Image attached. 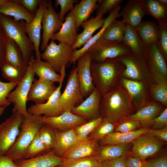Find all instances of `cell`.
I'll return each instance as SVG.
<instances>
[{"mask_svg": "<svg viewBox=\"0 0 167 167\" xmlns=\"http://www.w3.org/2000/svg\"><path fill=\"white\" fill-rule=\"evenodd\" d=\"M132 108L128 94L122 89L115 86L102 96L101 117L115 125L129 116Z\"/></svg>", "mask_w": 167, "mask_h": 167, "instance_id": "1", "label": "cell"}, {"mask_svg": "<svg viewBox=\"0 0 167 167\" xmlns=\"http://www.w3.org/2000/svg\"><path fill=\"white\" fill-rule=\"evenodd\" d=\"M43 116L28 113L20 126V131L15 141L5 156L13 161L24 159L26 150L40 129L45 124Z\"/></svg>", "mask_w": 167, "mask_h": 167, "instance_id": "2", "label": "cell"}, {"mask_svg": "<svg viewBox=\"0 0 167 167\" xmlns=\"http://www.w3.org/2000/svg\"><path fill=\"white\" fill-rule=\"evenodd\" d=\"M125 67L119 58L100 62L91 61L90 71L92 81L102 96L107 93L115 86L118 75Z\"/></svg>", "mask_w": 167, "mask_h": 167, "instance_id": "3", "label": "cell"}, {"mask_svg": "<svg viewBox=\"0 0 167 167\" xmlns=\"http://www.w3.org/2000/svg\"><path fill=\"white\" fill-rule=\"evenodd\" d=\"M0 26L5 35L14 41L19 47L23 59L27 65L35 51L34 44L27 35L20 21L15 22L10 16L0 13Z\"/></svg>", "mask_w": 167, "mask_h": 167, "instance_id": "4", "label": "cell"}, {"mask_svg": "<svg viewBox=\"0 0 167 167\" xmlns=\"http://www.w3.org/2000/svg\"><path fill=\"white\" fill-rule=\"evenodd\" d=\"M131 52L123 42L109 41L101 38L86 53L89 54L92 62H100L119 58Z\"/></svg>", "mask_w": 167, "mask_h": 167, "instance_id": "5", "label": "cell"}, {"mask_svg": "<svg viewBox=\"0 0 167 167\" xmlns=\"http://www.w3.org/2000/svg\"><path fill=\"white\" fill-rule=\"evenodd\" d=\"M35 74L31 59L24 76L15 88L10 92L7 96L8 100L13 104V113H19L24 117L28 116V113L26 108V103L31 85L35 79Z\"/></svg>", "mask_w": 167, "mask_h": 167, "instance_id": "6", "label": "cell"}, {"mask_svg": "<svg viewBox=\"0 0 167 167\" xmlns=\"http://www.w3.org/2000/svg\"><path fill=\"white\" fill-rule=\"evenodd\" d=\"M73 50L72 46L59 43L57 44L51 41L44 52L41 54V58L46 61L57 73H60L62 67L68 66L72 58Z\"/></svg>", "mask_w": 167, "mask_h": 167, "instance_id": "7", "label": "cell"}, {"mask_svg": "<svg viewBox=\"0 0 167 167\" xmlns=\"http://www.w3.org/2000/svg\"><path fill=\"white\" fill-rule=\"evenodd\" d=\"M77 71L76 67L71 71L65 90L59 98V105L63 112L71 111L84 100L77 80Z\"/></svg>", "mask_w": 167, "mask_h": 167, "instance_id": "8", "label": "cell"}, {"mask_svg": "<svg viewBox=\"0 0 167 167\" xmlns=\"http://www.w3.org/2000/svg\"><path fill=\"white\" fill-rule=\"evenodd\" d=\"M24 117L13 113L0 125V155H5L15 143Z\"/></svg>", "mask_w": 167, "mask_h": 167, "instance_id": "9", "label": "cell"}, {"mask_svg": "<svg viewBox=\"0 0 167 167\" xmlns=\"http://www.w3.org/2000/svg\"><path fill=\"white\" fill-rule=\"evenodd\" d=\"M66 67L63 66L60 74L61 75V80L59 85L49 97L47 101L42 104L32 105L27 109L28 113L37 115H44L47 117L58 116L63 112L60 107L59 101L61 94V89L64 81L66 73Z\"/></svg>", "mask_w": 167, "mask_h": 167, "instance_id": "10", "label": "cell"}, {"mask_svg": "<svg viewBox=\"0 0 167 167\" xmlns=\"http://www.w3.org/2000/svg\"><path fill=\"white\" fill-rule=\"evenodd\" d=\"M131 143L130 155L144 161L159 152L163 146L161 140L147 133L138 137Z\"/></svg>", "mask_w": 167, "mask_h": 167, "instance_id": "11", "label": "cell"}, {"mask_svg": "<svg viewBox=\"0 0 167 167\" xmlns=\"http://www.w3.org/2000/svg\"><path fill=\"white\" fill-rule=\"evenodd\" d=\"M63 22L59 19L52 5L51 1H47L41 21L42 34L41 49L44 51L48 45L49 41L53 35L58 32Z\"/></svg>", "mask_w": 167, "mask_h": 167, "instance_id": "12", "label": "cell"}, {"mask_svg": "<svg viewBox=\"0 0 167 167\" xmlns=\"http://www.w3.org/2000/svg\"><path fill=\"white\" fill-rule=\"evenodd\" d=\"M119 58L125 66L122 73L125 78L140 81L143 74L148 71V67L144 54L131 52Z\"/></svg>", "mask_w": 167, "mask_h": 167, "instance_id": "13", "label": "cell"}, {"mask_svg": "<svg viewBox=\"0 0 167 167\" xmlns=\"http://www.w3.org/2000/svg\"><path fill=\"white\" fill-rule=\"evenodd\" d=\"M144 45L143 54L150 70L155 76L157 81L166 80L167 68L166 61L157 44Z\"/></svg>", "mask_w": 167, "mask_h": 167, "instance_id": "14", "label": "cell"}, {"mask_svg": "<svg viewBox=\"0 0 167 167\" xmlns=\"http://www.w3.org/2000/svg\"><path fill=\"white\" fill-rule=\"evenodd\" d=\"M102 96L95 88L92 93L78 106L73 108L71 113L81 116L88 122L101 117L100 105Z\"/></svg>", "mask_w": 167, "mask_h": 167, "instance_id": "15", "label": "cell"}, {"mask_svg": "<svg viewBox=\"0 0 167 167\" xmlns=\"http://www.w3.org/2000/svg\"><path fill=\"white\" fill-rule=\"evenodd\" d=\"M47 1L42 0L39 5L35 17L32 21L28 23L24 20H21L25 32L34 44L36 59H41L39 46L41 41V31L42 29L41 21L43 15Z\"/></svg>", "mask_w": 167, "mask_h": 167, "instance_id": "16", "label": "cell"}, {"mask_svg": "<svg viewBox=\"0 0 167 167\" xmlns=\"http://www.w3.org/2000/svg\"><path fill=\"white\" fill-rule=\"evenodd\" d=\"M77 77L82 94L87 98L95 88L91 75V60L89 54L85 53L77 59Z\"/></svg>", "mask_w": 167, "mask_h": 167, "instance_id": "17", "label": "cell"}, {"mask_svg": "<svg viewBox=\"0 0 167 167\" xmlns=\"http://www.w3.org/2000/svg\"><path fill=\"white\" fill-rule=\"evenodd\" d=\"M43 121L45 125L61 131H65L81 125L87 121L83 117L66 111L56 117L43 116Z\"/></svg>", "mask_w": 167, "mask_h": 167, "instance_id": "18", "label": "cell"}, {"mask_svg": "<svg viewBox=\"0 0 167 167\" xmlns=\"http://www.w3.org/2000/svg\"><path fill=\"white\" fill-rule=\"evenodd\" d=\"M54 83L46 79H34L27 98V101H33L35 104L45 103L56 89Z\"/></svg>", "mask_w": 167, "mask_h": 167, "instance_id": "19", "label": "cell"}, {"mask_svg": "<svg viewBox=\"0 0 167 167\" xmlns=\"http://www.w3.org/2000/svg\"><path fill=\"white\" fill-rule=\"evenodd\" d=\"M98 148L97 143L88 137L77 141L61 158L65 161L95 155Z\"/></svg>", "mask_w": 167, "mask_h": 167, "instance_id": "20", "label": "cell"}, {"mask_svg": "<svg viewBox=\"0 0 167 167\" xmlns=\"http://www.w3.org/2000/svg\"><path fill=\"white\" fill-rule=\"evenodd\" d=\"M145 15L142 0H129L120 12L123 22L135 29L142 22Z\"/></svg>", "mask_w": 167, "mask_h": 167, "instance_id": "21", "label": "cell"}, {"mask_svg": "<svg viewBox=\"0 0 167 167\" xmlns=\"http://www.w3.org/2000/svg\"><path fill=\"white\" fill-rule=\"evenodd\" d=\"M78 34L74 17L70 11L65 18V21L61 28L57 32L54 34L51 41H58L72 46L76 42Z\"/></svg>", "mask_w": 167, "mask_h": 167, "instance_id": "22", "label": "cell"}, {"mask_svg": "<svg viewBox=\"0 0 167 167\" xmlns=\"http://www.w3.org/2000/svg\"><path fill=\"white\" fill-rule=\"evenodd\" d=\"M121 7L119 5L112 11L105 18L104 24L100 31L88 40L83 47L79 49L73 50L71 60L68 66L72 63L75 64L78 58L85 53L98 40L101 38L103 33L108 26L116 18L120 16V12Z\"/></svg>", "mask_w": 167, "mask_h": 167, "instance_id": "23", "label": "cell"}, {"mask_svg": "<svg viewBox=\"0 0 167 167\" xmlns=\"http://www.w3.org/2000/svg\"><path fill=\"white\" fill-rule=\"evenodd\" d=\"M63 161L62 158L57 156L52 150L39 156L13 161L17 167H55Z\"/></svg>", "mask_w": 167, "mask_h": 167, "instance_id": "24", "label": "cell"}, {"mask_svg": "<svg viewBox=\"0 0 167 167\" xmlns=\"http://www.w3.org/2000/svg\"><path fill=\"white\" fill-rule=\"evenodd\" d=\"M103 15H99L95 17L89 19L83 23L81 26L83 30L78 34L76 41L72 46L73 50L80 49L92 37L95 32L103 26L105 18H103Z\"/></svg>", "mask_w": 167, "mask_h": 167, "instance_id": "25", "label": "cell"}, {"mask_svg": "<svg viewBox=\"0 0 167 167\" xmlns=\"http://www.w3.org/2000/svg\"><path fill=\"white\" fill-rule=\"evenodd\" d=\"M132 143L117 145H102L98 147L95 155L101 162L122 156L130 155Z\"/></svg>", "mask_w": 167, "mask_h": 167, "instance_id": "26", "label": "cell"}, {"mask_svg": "<svg viewBox=\"0 0 167 167\" xmlns=\"http://www.w3.org/2000/svg\"><path fill=\"white\" fill-rule=\"evenodd\" d=\"M0 13L13 17V20L15 22L24 20L28 23L32 21L35 15L29 12L16 0H8L4 4L0 6Z\"/></svg>", "mask_w": 167, "mask_h": 167, "instance_id": "27", "label": "cell"}, {"mask_svg": "<svg viewBox=\"0 0 167 167\" xmlns=\"http://www.w3.org/2000/svg\"><path fill=\"white\" fill-rule=\"evenodd\" d=\"M97 1V0H82L76 3L71 11L74 17L77 31L82 24L89 19L91 15L98 9Z\"/></svg>", "mask_w": 167, "mask_h": 167, "instance_id": "28", "label": "cell"}, {"mask_svg": "<svg viewBox=\"0 0 167 167\" xmlns=\"http://www.w3.org/2000/svg\"><path fill=\"white\" fill-rule=\"evenodd\" d=\"M77 141L74 128L65 131L56 129V142L53 150L57 156L61 158Z\"/></svg>", "mask_w": 167, "mask_h": 167, "instance_id": "29", "label": "cell"}, {"mask_svg": "<svg viewBox=\"0 0 167 167\" xmlns=\"http://www.w3.org/2000/svg\"><path fill=\"white\" fill-rule=\"evenodd\" d=\"M6 36L4 62L27 70L28 65L25 63L19 46L12 40Z\"/></svg>", "mask_w": 167, "mask_h": 167, "instance_id": "30", "label": "cell"}, {"mask_svg": "<svg viewBox=\"0 0 167 167\" xmlns=\"http://www.w3.org/2000/svg\"><path fill=\"white\" fill-rule=\"evenodd\" d=\"M149 129L141 128L128 133L116 132L106 136L99 141L102 145H117L131 143L136 138L147 133Z\"/></svg>", "mask_w": 167, "mask_h": 167, "instance_id": "31", "label": "cell"}, {"mask_svg": "<svg viewBox=\"0 0 167 167\" xmlns=\"http://www.w3.org/2000/svg\"><path fill=\"white\" fill-rule=\"evenodd\" d=\"M161 108L156 103H151L139 109L136 113L130 115L126 120L134 119L139 122L143 128L151 126L154 119L160 112Z\"/></svg>", "mask_w": 167, "mask_h": 167, "instance_id": "32", "label": "cell"}, {"mask_svg": "<svg viewBox=\"0 0 167 167\" xmlns=\"http://www.w3.org/2000/svg\"><path fill=\"white\" fill-rule=\"evenodd\" d=\"M33 70L39 78L59 83L61 79L60 74L57 73L52 66L47 62L42 61L41 59H34L33 55L31 59Z\"/></svg>", "mask_w": 167, "mask_h": 167, "instance_id": "33", "label": "cell"}, {"mask_svg": "<svg viewBox=\"0 0 167 167\" xmlns=\"http://www.w3.org/2000/svg\"><path fill=\"white\" fill-rule=\"evenodd\" d=\"M143 45H148L157 44L158 36V25L155 22L145 21L142 22L135 29Z\"/></svg>", "mask_w": 167, "mask_h": 167, "instance_id": "34", "label": "cell"}, {"mask_svg": "<svg viewBox=\"0 0 167 167\" xmlns=\"http://www.w3.org/2000/svg\"><path fill=\"white\" fill-rule=\"evenodd\" d=\"M145 15L155 18L158 24H167V6L158 0H142Z\"/></svg>", "mask_w": 167, "mask_h": 167, "instance_id": "35", "label": "cell"}, {"mask_svg": "<svg viewBox=\"0 0 167 167\" xmlns=\"http://www.w3.org/2000/svg\"><path fill=\"white\" fill-rule=\"evenodd\" d=\"M122 42L132 52L138 54H143V43L135 29L128 24H126Z\"/></svg>", "mask_w": 167, "mask_h": 167, "instance_id": "36", "label": "cell"}, {"mask_svg": "<svg viewBox=\"0 0 167 167\" xmlns=\"http://www.w3.org/2000/svg\"><path fill=\"white\" fill-rule=\"evenodd\" d=\"M126 24L116 19L105 30L101 38L109 41L122 42Z\"/></svg>", "mask_w": 167, "mask_h": 167, "instance_id": "37", "label": "cell"}, {"mask_svg": "<svg viewBox=\"0 0 167 167\" xmlns=\"http://www.w3.org/2000/svg\"><path fill=\"white\" fill-rule=\"evenodd\" d=\"M95 155L81 158L63 161L57 167H105Z\"/></svg>", "mask_w": 167, "mask_h": 167, "instance_id": "38", "label": "cell"}, {"mask_svg": "<svg viewBox=\"0 0 167 167\" xmlns=\"http://www.w3.org/2000/svg\"><path fill=\"white\" fill-rule=\"evenodd\" d=\"M2 77L10 82H19L24 76L27 70L5 62L0 66Z\"/></svg>", "mask_w": 167, "mask_h": 167, "instance_id": "39", "label": "cell"}, {"mask_svg": "<svg viewBox=\"0 0 167 167\" xmlns=\"http://www.w3.org/2000/svg\"><path fill=\"white\" fill-rule=\"evenodd\" d=\"M56 129L44 124L38 133L41 142L47 151L53 150L55 146L56 139Z\"/></svg>", "mask_w": 167, "mask_h": 167, "instance_id": "40", "label": "cell"}, {"mask_svg": "<svg viewBox=\"0 0 167 167\" xmlns=\"http://www.w3.org/2000/svg\"><path fill=\"white\" fill-rule=\"evenodd\" d=\"M115 128V125L103 118L101 123L88 137L97 143L106 136L113 132Z\"/></svg>", "mask_w": 167, "mask_h": 167, "instance_id": "41", "label": "cell"}, {"mask_svg": "<svg viewBox=\"0 0 167 167\" xmlns=\"http://www.w3.org/2000/svg\"><path fill=\"white\" fill-rule=\"evenodd\" d=\"M103 118L100 117L74 128L77 141L87 137L102 122Z\"/></svg>", "mask_w": 167, "mask_h": 167, "instance_id": "42", "label": "cell"}, {"mask_svg": "<svg viewBox=\"0 0 167 167\" xmlns=\"http://www.w3.org/2000/svg\"><path fill=\"white\" fill-rule=\"evenodd\" d=\"M122 82L131 98L137 99L143 94V85L141 81L122 78Z\"/></svg>", "mask_w": 167, "mask_h": 167, "instance_id": "43", "label": "cell"}, {"mask_svg": "<svg viewBox=\"0 0 167 167\" xmlns=\"http://www.w3.org/2000/svg\"><path fill=\"white\" fill-rule=\"evenodd\" d=\"M48 152L40 140L37 133L28 147L24 159L39 156Z\"/></svg>", "mask_w": 167, "mask_h": 167, "instance_id": "44", "label": "cell"}, {"mask_svg": "<svg viewBox=\"0 0 167 167\" xmlns=\"http://www.w3.org/2000/svg\"><path fill=\"white\" fill-rule=\"evenodd\" d=\"M154 98L163 104H167V84L166 80L158 81V83L151 88Z\"/></svg>", "mask_w": 167, "mask_h": 167, "instance_id": "45", "label": "cell"}, {"mask_svg": "<svg viewBox=\"0 0 167 167\" xmlns=\"http://www.w3.org/2000/svg\"><path fill=\"white\" fill-rule=\"evenodd\" d=\"M157 46L165 61L167 58V24H158Z\"/></svg>", "mask_w": 167, "mask_h": 167, "instance_id": "46", "label": "cell"}, {"mask_svg": "<svg viewBox=\"0 0 167 167\" xmlns=\"http://www.w3.org/2000/svg\"><path fill=\"white\" fill-rule=\"evenodd\" d=\"M19 82H4L0 80V106H8L11 103L8 100L7 96L18 85Z\"/></svg>", "mask_w": 167, "mask_h": 167, "instance_id": "47", "label": "cell"}, {"mask_svg": "<svg viewBox=\"0 0 167 167\" xmlns=\"http://www.w3.org/2000/svg\"><path fill=\"white\" fill-rule=\"evenodd\" d=\"M123 1V0H98L99 6L96 10V15H103L110 12Z\"/></svg>", "mask_w": 167, "mask_h": 167, "instance_id": "48", "label": "cell"}, {"mask_svg": "<svg viewBox=\"0 0 167 167\" xmlns=\"http://www.w3.org/2000/svg\"><path fill=\"white\" fill-rule=\"evenodd\" d=\"M77 0H55L54 6L57 8L59 6L61 7V10L58 14L60 20L63 23L65 20V15L66 13L71 11L74 8V4L78 2Z\"/></svg>", "mask_w": 167, "mask_h": 167, "instance_id": "49", "label": "cell"}, {"mask_svg": "<svg viewBox=\"0 0 167 167\" xmlns=\"http://www.w3.org/2000/svg\"><path fill=\"white\" fill-rule=\"evenodd\" d=\"M141 126L139 122L134 119L126 120L118 125L115 128L116 132L120 133H128L135 131Z\"/></svg>", "mask_w": 167, "mask_h": 167, "instance_id": "50", "label": "cell"}, {"mask_svg": "<svg viewBox=\"0 0 167 167\" xmlns=\"http://www.w3.org/2000/svg\"><path fill=\"white\" fill-rule=\"evenodd\" d=\"M152 130H156L167 127V109H165L158 116L153 120Z\"/></svg>", "mask_w": 167, "mask_h": 167, "instance_id": "51", "label": "cell"}, {"mask_svg": "<svg viewBox=\"0 0 167 167\" xmlns=\"http://www.w3.org/2000/svg\"><path fill=\"white\" fill-rule=\"evenodd\" d=\"M17 2L23 6L30 13L35 15L37 7L42 0H16Z\"/></svg>", "mask_w": 167, "mask_h": 167, "instance_id": "52", "label": "cell"}, {"mask_svg": "<svg viewBox=\"0 0 167 167\" xmlns=\"http://www.w3.org/2000/svg\"><path fill=\"white\" fill-rule=\"evenodd\" d=\"M147 167H167V156L162 154L149 161H147Z\"/></svg>", "mask_w": 167, "mask_h": 167, "instance_id": "53", "label": "cell"}, {"mask_svg": "<svg viewBox=\"0 0 167 167\" xmlns=\"http://www.w3.org/2000/svg\"><path fill=\"white\" fill-rule=\"evenodd\" d=\"M126 167H147V161L129 155L125 160Z\"/></svg>", "mask_w": 167, "mask_h": 167, "instance_id": "54", "label": "cell"}, {"mask_svg": "<svg viewBox=\"0 0 167 167\" xmlns=\"http://www.w3.org/2000/svg\"><path fill=\"white\" fill-rule=\"evenodd\" d=\"M127 156H121L103 162L106 167H126L125 162Z\"/></svg>", "mask_w": 167, "mask_h": 167, "instance_id": "55", "label": "cell"}, {"mask_svg": "<svg viewBox=\"0 0 167 167\" xmlns=\"http://www.w3.org/2000/svg\"><path fill=\"white\" fill-rule=\"evenodd\" d=\"M146 133L161 140L167 141V127L156 130L149 129Z\"/></svg>", "mask_w": 167, "mask_h": 167, "instance_id": "56", "label": "cell"}, {"mask_svg": "<svg viewBox=\"0 0 167 167\" xmlns=\"http://www.w3.org/2000/svg\"><path fill=\"white\" fill-rule=\"evenodd\" d=\"M6 36L0 26V66L5 62Z\"/></svg>", "mask_w": 167, "mask_h": 167, "instance_id": "57", "label": "cell"}, {"mask_svg": "<svg viewBox=\"0 0 167 167\" xmlns=\"http://www.w3.org/2000/svg\"><path fill=\"white\" fill-rule=\"evenodd\" d=\"M0 167H17L14 161L5 155H0Z\"/></svg>", "mask_w": 167, "mask_h": 167, "instance_id": "58", "label": "cell"}, {"mask_svg": "<svg viewBox=\"0 0 167 167\" xmlns=\"http://www.w3.org/2000/svg\"><path fill=\"white\" fill-rule=\"evenodd\" d=\"M6 107V106H0V117L4 113Z\"/></svg>", "mask_w": 167, "mask_h": 167, "instance_id": "59", "label": "cell"}, {"mask_svg": "<svg viewBox=\"0 0 167 167\" xmlns=\"http://www.w3.org/2000/svg\"><path fill=\"white\" fill-rule=\"evenodd\" d=\"M159 2L163 5L167 6V0H158Z\"/></svg>", "mask_w": 167, "mask_h": 167, "instance_id": "60", "label": "cell"}, {"mask_svg": "<svg viewBox=\"0 0 167 167\" xmlns=\"http://www.w3.org/2000/svg\"><path fill=\"white\" fill-rule=\"evenodd\" d=\"M8 0H0V6L4 4Z\"/></svg>", "mask_w": 167, "mask_h": 167, "instance_id": "61", "label": "cell"}, {"mask_svg": "<svg viewBox=\"0 0 167 167\" xmlns=\"http://www.w3.org/2000/svg\"><path fill=\"white\" fill-rule=\"evenodd\" d=\"M55 167H57V166H55Z\"/></svg>", "mask_w": 167, "mask_h": 167, "instance_id": "62", "label": "cell"}, {"mask_svg": "<svg viewBox=\"0 0 167 167\" xmlns=\"http://www.w3.org/2000/svg\"><path fill=\"white\" fill-rule=\"evenodd\" d=\"M105 167H106V166H105Z\"/></svg>", "mask_w": 167, "mask_h": 167, "instance_id": "63", "label": "cell"}]
</instances>
